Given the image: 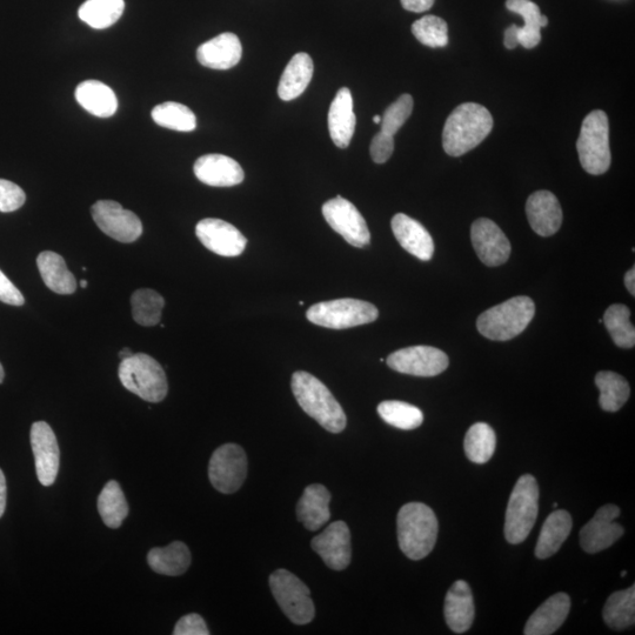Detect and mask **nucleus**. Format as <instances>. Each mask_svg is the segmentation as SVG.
<instances>
[{
    "label": "nucleus",
    "instance_id": "9b49d317",
    "mask_svg": "<svg viewBox=\"0 0 635 635\" xmlns=\"http://www.w3.org/2000/svg\"><path fill=\"white\" fill-rule=\"evenodd\" d=\"M324 218L334 231L354 247H365L371 242V233L362 213L349 200L336 197L323 206Z\"/></svg>",
    "mask_w": 635,
    "mask_h": 635
},
{
    "label": "nucleus",
    "instance_id": "b1692460",
    "mask_svg": "<svg viewBox=\"0 0 635 635\" xmlns=\"http://www.w3.org/2000/svg\"><path fill=\"white\" fill-rule=\"evenodd\" d=\"M472 591L466 581L458 580L446 594L444 614L450 630L463 634L470 630L474 620Z\"/></svg>",
    "mask_w": 635,
    "mask_h": 635
},
{
    "label": "nucleus",
    "instance_id": "20e7f679",
    "mask_svg": "<svg viewBox=\"0 0 635 635\" xmlns=\"http://www.w3.org/2000/svg\"><path fill=\"white\" fill-rule=\"evenodd\" d=\"M534 314L536 305L531 298L514 297L480 314L478 331L487 339L506 342L523 333Z\"/></svg>",
    "mask_w": 635,
    "mask_h": 635
},
{
    "label": "nucleus",
    "instance_id": "ea45409f",
    "mask_svg": "<svg viewBox=\"0 0 635 635\" xmlns=\"http://www.w3.org/2000/svg\"><path fill=\"white\" fill-rule=\"evenodd\" d=\"M152 119L165 129L179 132H192L196 130L197 118L187 106L175 102H166L157 105L152 110Z\"/></svg>",
    "mask_w": 635,
    "mask_h": 635
},
{
    "label": "nucleus",
    "instance_id": "f257e3e1",
    "mask_svg": "<svg viewBox=\"0 0 635 635\" xmlns=\"http://www.w3.org/2000/svg\"><path fill=\"white\" fill-rule=\"evenodd\" d=\"M493 118L483 105L465 103L447 118L443 131V146L447 155L460 157L470 152L490 135Z\"/></svg>",
    "mask_w": 635,
    "mask_h": 635
},
{
    "label": "nucleus",
    "instance_id": "5fc2aeb1",
    "mask_svg": "<svg viewBox=\"0 0 635 635\" xmlns=\"http://www.w3.org/2000/svg\"><path fill=\"white\" fill-rule=\"evenodd\" d=\"M373 122L376 123V124H380L381 123V117L380 116L373 117Z\"/></svg>",
    "mask_w": 635,
    "mask_h": 635
},
{
    "label": "nucleus",
    "instance_id": "6e6552de",
    "mask_svg": "<svg viewBox=\"0 0 635 635\" xmlns=\"http://www.w3.org/2000/svg\"><path fill=\"white\" fill-rule=\"evenodd\" d=\"M306 317L314 325L345 330L376 322L379 312L376 306L364 300L346 298L313 305Z\"/></svg>",
    "mask_w": 635,
    "mask_h": 635
},
{
    "label": "nucleus",
    "instance_id": "2f4dec72",
    "mask_svg": "<svg viewBox=\"0 0 635 635\" xmlns=\"http://www.w3.org/2000/svg\"><path fill=\"white\" fill-rule=\"evenodd\" d=\"M147 561L153 571L163 576H182L191 565L192 557L189 547L182 541L163 548H152L147 554Z\"/></svg>",
    "mask_w": 635,
    "mask_h": 635
},
{
    "label": "nucleus",
    "instance_id": "6ab92c4d",
    "mask_svg": "<svg viewBox=\"0 0 635 635\" xmlns=\"http://www.w3.org/2000/svg\"><path fill=\"white\" fill-rule=\"evenodd\" d=\"M526 215L532 229L541 237L556 235L563 224V210L550 191H538L528 198Z\"/></svg>",
    "mask_w": 635,
    "mask_h": 635
},
{
    "label": "nucleus",
    "instance_id": "c03bdc74",
    "mask_svg": "<svg viewBox=\"0 0 635 635\" xmlns=\"http://www.w3.org/2000/svg\"><path fill=\"white\" fill-rule=\"evenodd\" d=\"M25 202V192L17 184L9 182V180L0 179V212H15Z\"/></svg>",
    "mask_w": 635,
    "mask_h": 635
},
{
    "label": "nucleus",
    "instance_id": "13d9d810",
    "mask_svg": "<svg viewBox=\"0 0 635 635\" xmlns=\"http://www.w3.org/2000/svg\"><path fill=\"white\" fill-rule=\"evenodd\" d=\"M553 507H554V508H557V507H558V504H557V503H554V504H553Z\"/></svg>",
    "mask_w": 635,
    "mask_h": 635
},
{
    "label": "nucleus",
    "instance_id": "09e8293b",
    "mask_svg": "<svg viewBox=\"0 0 635 635\" xmlns=\"http://www.w3.org/2000/svg\"><path fill=\"white\" fill-rule=\"evenodd\" d=\"M406 11L423 13L429 11L436 0H400Z\"/></svg>",
    "mask_w": 635,
    "mask_h": 635
},
{
    "label": "nucleus",
    "instance_id": "393cba45",
    "mask_svg": "<svg viewBox=\"0 0 635 635\" xmlns=\"http://www.w3.org/2000/svg\"><path fill=\"white\" fill-rule=\"evenodd\" d=\"M357 118L353 111V98L349 89H340L329 111V131L334 145L349 147L356 131Z\"/></svg>",
    "mask_w": 635,
    "mask_h": 635
},
{
    "label": "nucleus",
    "instance_id": "c9c22d12",
    "mask_svg": "<svg viewBox=\"0 0 635 635\" xmlns=\"http://www.w3.org/2000/svg\"><path fill=\"white\" fill-rule=\"evenodd\" d=\"M98 512L104 524L110 528H119L129 516V505L122 487L116 480L109 481L99 494Z\"/></svg>",
    "mask_w": 635,
    "mask_h": 635
},
{
    "label": "nucleus",
    "instance_id": "603ef678",
    "mask_svg": "<svg viewBox=\"0 0 635 635\" xmlns=\"http://www.w3.org/2000/svg\"><path fill=\"white\" fill-rule=\"evenodd\" d=\"M132 354H133L132 351L130 349H127V347H125V349L119 352V358L124 360L126 358L131 357Z\"/></svg>",
    "mask_w": 635,
    "mask_h": 635
},
{
    "label": "nucleus",
    "instance_id": "9d476101",
    "mask_svg": "<svg viewBox=\"0 0 635 635\" xmlns=\"http://www.w3.org/2000/svg\"><path fill=\"white\" fill-rule=\"evenodd\" d=\"M246 453L237 444H225L212 454L209 478L215 489L224 494L236 493L247 476Z\"/></svg>",
    "mask_w": 635,
    "mask_h": 635
},
{
    "label": "nucleus",
    "instance_id": "5701e85b",
    "mask_svg": "<svg viewBox=\"0 0 635 635\" xmlns=\"http://www.w3.org/2000/svg\"><path fill=\"white\" fill-rule=\"evenodd\" d=\"M571 610V598L566 593L554 594L541 604L528 619L525 635H550L565 623Z\"/></svg>",
    "mask_w": 635,
    "mask_h": 635
},
{
    "label": "nucleus",
    "instance_id": "f03ea898",
    "mask_svg": "<svg viewBox=\"0 0 635 635\" xmlns=\"http://www.w3.org/2000/svg\"><path fill=\"white\" fill-rule=\"evenodd\" d=\"M292 392L306 414L326 431L340 433L347 424L346 414L337 399L318 378L298 371L291 381Z\"/></svg>",
    "mask_w": 635,
    "mask_h": 635
},
{
    "label": "nucleus",
    "instance_id": "39448f33",
    "mask_svg": "<svg viewBox=\"0 0 635 635\" xmlns=\"http://www.w3.org/2000/svg\"><path fill=\"white\" fill-rule=\"evenodd\" d=\"M118 376L127 391L149 403H160L169 392L162 365L149 354H132L131 357L122 360Z\"/></svg>",
    "mask_w": 635,
    "mask_h": 635
},
{
    "label": "nucleus",
    "instance_id": "8fccbe9b",
    "mask_svg": "<svg viewBox=\"0 0 635 635\" xmlns=\"http://www.w3.org/2000/svg\"><path fill=\"white\" fill-rule=\"evenodd\" d=\"M6 497H8V489H6V479L4 476V472L0 470V518H2L5 513Z\"/></svg>",
    "mask_w": 635,
    "mask_h": 635
},
{
    "label": "nucleus",
    "instance_id": "4c0bfd02",
    "mask_svg": "<svg viewBox=\"0 0 635 635\" xmlns=\"http://www.w3.org/2000/svg\"><path fill=\"white\" fill-rule=\"evenodd\" d=\"M381 419L399 430L411 431L418 429L424 423V414L417 406L404 401L387 400L378 406Z\"/></svg>",
    "mask_w": 635,
    "mask_h": 635
},
{
    "label": "nucleus",
    "instance_id": "c85d7f7f",
    "mask_svg": "<svg viewBox=\"0 0 635 635\" xmlns=\"http://www.w3.org/2000/svg\"><path fill=\"white\" fill-rule=\"evenodd\" d=\"M571 514L564 510H557L548 516L536 546L538 559H548L554 556L563 546L572 531Z\"/></svg>",
    "mask_w": 635,
    "mask_h": 635
},
{
    "label": "nucleus",
    "instance_id": "423d86ee",
    "mask_svg": "<svg viewBox=\"0 0 635 635\" xmlns=\"http://www.w3.org/2000/svg\"><path fill=\"white\" fill-rule=\"evenodd\" d=\"M539 487L536 478L525 474L517 481L508 501L505 519V538L518 545L530 536L538 518Z\"/></svg>",
    "mask_w": 635,
    "mask_h": 635
},
{
    "label": "nucleus",
    "instance_id": "7c9ffc66",
    "mask_svg": "<svg viewBox=\"0 0 635 635\" xmlns=\"http://www.w3.org/2000/svg\"><path fill=\"white\" fill-rule=\"evenodd\" d=\"M37 266L44 283L58 294H72L77 290V280L58 253L44 251L37 258Z\"/></svg>",
    "mask_w": 635,
    "mask_h": 635
},
{
    "label": "nucleus",
    "instance_id": "f704fd0d",
    "mask_svg": "<svg viewBox=\"0 0 635 635\" xmlns=\"http://www.w3.org/2000/svg\"><path fill=\"white\" fill-rule=\"evenodd\" d=\"M596 385L600 391V407L606 412L619 411L630 398V385L618 373L599 372L596 377Z\"/></svg>",
    "mask_w": 635,
    "mask_h": 635
},
{
    "label": "nucleus",
    "instance_id": "49530a36",
    "mask_svg": "<svg viewBox=\"0 0 635 635\" xmlns=\"http://www.w3.org/2000/svg\"><path fill=\"white\" fill-rule=\"evenodd\" d=\"M175 635H209L205 620L197 613L187 614L180 619L173 631Z\"/></svg>",
    "mask_w": 635,
    "mask_h": 635
},
{
    "label": "nucleus",
    "instance_id": "aec40b11",
    "mask_svg": "<svg viewBox=\"0 0 635 635\" xmlns=\"http://www.w3.org/2000/svg\"><path fill=\"white\" fill-rule=\"evenodd\" d=\"M243 56V46L235 33L225 32L200 45L197 59L207 69L229 70L235 68Z\"/></svg>",
    "mask_w": 635,
    "mask_h": 635
},
{
    "label": "nucleus",
    "instance_id": "c756f323",
    "mask_svg": "<svg viewBox=\"0 0 635 635\" xmlns=\"http://www.w3.org/2000/svg\"><path fill=\"white\" fill-rule=\"evenodd\" d=\"M506 8L525 20L523 28L514 25L519 45L525 49L536 48L541 40L540 30L548 24V19L541 15L539 6L531 0H507Z\"/></svg>",
    "mask_w": 635,
    "mask_h": 635
},
{
    "label": "nucleus",
    "instance_id": "de8ad7c7",
    "mask_svg": "<svg viewBox=\"0 0 635 635\" xmlns=\"http://www.w3.org/2000/svg\"><path fill=\"white\" fill-rule=\"evenodd\" d=\"M0 302L13 306L25 304V298L11 280L0 271Z\"/></svg>",
    "mask_w": 635,
    "mask_h": 635
},
{
    "label": "nucleus",
    "instance_id": "58836bf2",
    "mask_svg": "<svg viewBox=\"0 0 635 635\" xmlns=\"http://www.w3.org/2000/svg\"><path fill=\"white\" fill-rule=\"evenodd\" d=\"M603 322L618 347L633 349L635 329L631 323V311L626 305L616 304L608 307Z\"/></svg>",
    "mask_w": 635,
    "mask_h": 635
},
{
    "label": "nucleus",
    "instance_id": "a211bd4d",
    "mask_svg": "<svg viewBox=\"0 0 635 635\" xmlns=\"http://www.w3.org/2000/svg\"><path fill=\"white\" fill-rule=\"evenodd\" d=\"M471 239L477 256L487 266L503 265L511 256L510 240L490 219L480 218L473 223Z\"/></svg>",
    "mask_w": 635,
    "mask_h": 635
},
{
    "label": "nucleus",
    "instance_id": "bb28decb",
    "mask_svg": "<svg viewBox=\"0 0 635 635\" xmlns=\"http://www.w3.org/2000/svg\"><path fill=\"white\" fill-rule=\"evenodd\" d=\"M76 99L83 109L99 118H109L118 109L116 93L99 80H85L76 89Z\"/></svg>",
    "mask_w": 635,
    "mask_h": 635
},
{
    "label": "nucleus",
    "instance_id": "7ed1b4c3",
    "mask_svg": "<svg viewBox=\"0 0 635 635\" xmlns=\"http://www.w3.org/2000/svg\"><path fill=\"white\" fill-rule=\"evenodd\" d=\"M400 550L407 558L421 560L436 546L438 519L432 508L423 503H410L400 508L397 518Z\"/></svg>",
    "mask_w": 635,
    "mask_h": 635
},
{
    "label": "nucleus",
    "instance_id": "6e6d98bb",
    "mask_svg": "<svg viewBox=\"0 0 635 635\" xmlns=\"http://www.w3.org/2000/svg\"><path fill=\"white\" fill-rule=\"evenodd\" d=\"M80 286H82V287H83V289H85V287H86V286H88V282H86V280H85V279L80 280Z\"/></svg>",
    "mask_w": 635,
    "mask_h": 635
},
{
    "label": "nucleus",
    "instance_id": "a19ab883",
    "mask_svg": "<svg viewBox=\"0 0 635 635\" xmlns=\"http://www.w3.org/2000/svg\"><path fill=\"white\" fill-rule=\"evenodd\" d=\"M133 319L139 325L156 326L162 320L165 299L150 289L137 290L131 298Z\"/></svg>",
    "mask_w": 635,
    "mask_h": 635
},
{
    "label": "nucleus",
    "instance_id": "f8f14e48",
    "mask_svg": "<svg viewBox=\"0 0 635 635\" xmlns=\"http://www.w3.org/2000/svg\"><path fill=\"white\" fill-rule=\"evenodd\" d=\"M393 371L414 377H436L449 367L446 353L432 346H411L393 352L386 360Z\"/></svg>",
    "mask_w": 635,
    "mask_h": 635
},
{
    "label": "nucleus",
    "instance_id": "0eeeda50",
    "mask_svg": "<svg viewBox=\"0 0 635 635\" xmlns=\"http://www.w3.org/2000/svg\"><path fill=\"white\" fill-rule=\"evenodd\" d=\"M577 150L581 166L590 175H604L610 169V125L604 111H593L584 119Z\"/></svg>",
    "mask_w": 635,
    "mask_h": 635
},
{
    "label": "nucleus",
    "instance_id": "2eb2a0df",
    "mask_svg": "<svg viewBox=\"0 0 635 635\" xmlns=\"http://www.w3.org/2000/svg\"><path fill=\"white\" fill-rule=\"evenodd\" d=\"M31 447L39 483L45 487L52 486L58 476L60 451L56 434L45 421L32 425Z\"/></svg>",
    "mask_w": 635,
    "mask_h": 635
},
{
    "label": "nucleus",
    "instance_id": "f3484780",
    "mask_svg": "<svg viewBox=\"0 0 635 635\" xmlns=\"http://www.w3.org/2000/svg\"><path fill=\"white\" fill-rule=\"evenodd\" d=\"M311 546L326 566L334 571H343L351 563V532L344 521L332 523L322 534L312 539Z\"/></svg>",
    "mask_w": 635,
    "mask_h": 635
},
{
    "label": "nucleus",
    "instance_id": "cd10ccee",
    "mask_svg": "<svg viewBox=\"0 0 635 635\" xmlns=\"http://www.w3.org/2000/svg\"><path fill=\"white\" fill-rule=\"evenodd\" d=\"M313 60L307 53L299 52L290 60L280 78L278 96L285 102L303 95L313 77Z\"/></svg>",
    "mask_w": 635,
    "mask_h": 635
},
{
    "label": "nucleus",
    "instance_id": "a878e982",
    "mask_svg": "<svg viewBox=\"0 0 635 635\" xmlns=\"http://www.w3.org/2000/svg\"><path fill=\"white\" fill-rule=\"evenodd\" d=\"M331 493L325 486L313 484L307 486L297 505V517L306 530L318 531L331 518Z\"/></svg>",
    "mask_w": 635,
    "mask_h": 635
},
{
    "label": "nucleus",
    "instance_id": "72a5a7b5",
    "mask_svg": "<svg viewBox=\"0 0 635 635\" xmlns=\"http://www.w3.org/2000/svg\"><path fill=\"white\" fill-rule=\"evenodd\" d=\"M124 9V0H86L78 16L92 29L104 30L118 22Z\"/></svg>",
    "mask_w": 635,
    "mask_h": 635
},
{
    "label": "nucleus",
    "instance_id": "a18cd8bd",
    "mask_svg": "<svg viewBox=\"0 0 635 635\" xmlns=\"http://www.w3.org/2000/svg\"><path fill=\"white\" fill-rule=\"evenodd\" d=\"M394 151L393 136L386 135L384 132H378L372 139L370 152L374 163L384 164L389 160Z\"/></svg>",
    "mask_w": 635,
    "mask_h": 635
},
{
    "label": "nucleus",
    "instance_id": "79ce46f5",
    "mask_svg": "<svg viewBox=\"0 0 635 635\" xmlns=\"http://www.w3.org/2000/svg\"><path fill=\"white\" fill-rule=\"evenodd\" d=\"M412 33L429 48H445L449 44V26L443 18L425 16L412 25Z\"/></svg>",
    "mask_w": 635,
    "mask_h": 635
},
{
    "label": "nucleus",
    "instance_id": "1a4fd4ad",
    "mask_svg": "<svg viewBox=\"0 0 635 635\" xmlns=\"http://www.w3.org/2000/svg\"><path fill=\"white\" fill-rule=\"evenodd\" d=\"M270 587L277 604L293 624L311 623L316 616V607L310 597V588L302 580L289 571L277 570L270 576Z\"/></svg>",
    "mask_w": 635,
    "mask_h": 635
},
{
    "label": "nucleus",
    "instance_id": "3c124183",
    "mask_svg": "<svg viewBox=\"0 0 635 635\" xmlns=\"http://www.w3.org/2000/svg\"><path fill=\"white\" fill-rule=\"evenodd\" d=\"M625 285L627 287L628 292H630L632 296H635V269L634 267H632V269L626 273Z\"/></svg>",
    "mask_w": 635,
    "mask_h": 635
},
{
    "label": "nucleus",
    "instance_id": "37998d69",
    "mask_svg": "<svg viewBox=\"0 0 635 635\" xmlns=\"http://www.w3.org/2000/svg\"><path fill=\"white\" fill-rule=\"evenodd\" d=\"M413 111V98L410 95L400 96L391 104L381 118V132L394 136L407 122Z\"/></svg>",
    "mask_w": 635,
    "mask_h": 635
},
{
    "label": "nucleus",
    "instance_id": "4be33fe9",
    "mask_svg": "<svg viewBox=\"0 0 635 635\" xmlns=\"http://www.w3.org/2000/svg\"><path fill=\"white\" fill-rule=\"evenodd\" d=\"M392 231L399 244L412 256L429 262L434 254V243L430 232L417 220L404 213H398L392 219Z\"/></svg>",
    "mask_w": 635,
    "mask_h": 635
},
{
    "label": "nucleus",
    "instance_id": "ddd939ff",
    "mask_svg": "<svg viewBox=\"0 0 635 635\" xmlns=\"http://www.w3.org/2000/svg\"><path fill=\"white\" fill-rule=\"evenodd\" d=\"M92 218L106 236L119 243H133L142 236L143 224L132 211L112 200H99L91 209Z\"/></svg>",
    "mask_w": 635,
    "mask_h": 635
},
{
    "label": "nucleus",
    "instance_id": "dca6fc26",
    "mask_svg": "<svg viewBox=\"0 0 635 635\" xmlns=\"http://www.w3.org/2000/svg\"><path fill=\"white\" fill-rule=\"evenodd\" d=\"M196 235L207 250L223 257H238L247 245V239L237 227L220 219L200 220Z\"/></svg>",
    "mask_w": 635,
    "mask_h": 635
},
{
    "label": "nucleus",
    "instance_id": "412c9836",
    "mask_svg": "<svg viewBox=\"0 0 635 635\" xmlns=\"http://www.w3.org/2000/svg\"><path fill=\"white\" fill-rule=\"evenodd\" d=\"M193 171L200 182L215 187L236 186L245 179L243 167L235 159L224 155L200 157Z\"/></svg>",
    "mask_w": 635,
    "mask_h": 635
},
{
    "label": "nucleus",
    "instance_id": "864d4df0",
    "mask_svg": "<svg viewBox=\"0 0 635 635\" xmlns=\"http://www.w3.org/2000/svg\"><path fill=\"white\" fill-rule=\"evenodd\" d=\"M4 378H5V372H4V369H3V365L0 364V384L3 383Z\"/></svg>",
    "mask_w": 635,
    "mask_h": 635
},
{
    "label": "nucleus",
    "instance_id": "e433bc0d",
    "mask_svg": "<svg viewBox=\"0 0 635 635\" xmlns=\"http://www.w3.org/2000/svg\"><path fill=\"white\" fill-rule=\"evenodd\" d=\"M496 432L489 424L477 423L470 427L465 437V453L467 458L476 464H485L496 451Z\"/></svg>",
    "mask_w": 635,
    "mask_h": 635
},
{
    "label": "nucleus",
    "instance_id": "4468645a",
    "mask_svg": "<svg viewBox=\"0 0 635 635\" xmlns=\"http://www.w3.org/2000/svg\"><path fill=\"white\" fill-rule=\"evenodd\" d=\"M620 508L616 505L600 507L580 532V545L586 553L607 550L624 536V527L616 523Z\"/></svg>",
    "mask_w": 635,
    "mask_h": 635
},
{
    "label": "nucleus",
    "instance_id": "4d7b16f0",
    "mask_svg": "<svg viewBox=\"0 0 635 635\" xmlns=\"http://www.w3.org/2000/svg\"><path fill=\"white\" fill-rule=\"evenodd\" d=\"M621 576L625 577V576H626V571H624L623 573H621Z\"/></svg>",
    "mask_w": 635,
    "mask_h": 635
},
{
    "label": "nucleus",
    "instance_id": "473e14b6",
    "mask_svg": "<svg viewBox=\"0 0 635 635\" xmlns=\"http://www.w3.org/2000/svg\"><path fill=\"white\" fill-rule=\"evenodd\" d=\"M605 623L612 630L623 631L634 625L635 586L613 593L603 611Z\"/></svg>",
    "mask_w": 635,
    "mask_h": 635
}]
</instances>
